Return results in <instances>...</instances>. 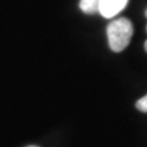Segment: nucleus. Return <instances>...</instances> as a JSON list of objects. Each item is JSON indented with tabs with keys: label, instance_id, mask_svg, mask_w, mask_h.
I'll use <instances>...</instances> for the list:
<instances>
[{
	"label": "nucleus",
	"instance_id": "3",
	"mask_svg": "<svg viewBox=\"0 0 147 147\" xmlns=\"http://www.w3.org/2000/svg\"><path fill=\"white\" fill-rule=\"evenodd\" d=\"M99 3L100 0H81L80 9L85 13H94L99 11Z\"/></svg>",
	"mask_w": 147,
	"mask_h": 147
},
{
	"label": "nucleus",
	"instance_id": "1",
	"mask_svg": "<svg viewBox=\"0 0 147 147\" xmlns=\"http://www.w3.org/2000/svg\"><path fill=\"white\" fill-rule=\"evenodd\" d=\"M134 34L131 21L126 17H120L112 21L107 27L108 43L113 52H121L125 49Z\"/></svg>",
	"mask_w": 147,
	"mask_h": 147
},
{
	"label": "nucleus",
	"instance_id": "8",
	"mask_svg": "<svg viewBox=\"0 0 147 147\" xmlns=\"http://www.w3.org/2000/svg\"><path fill=\"white\" fill-rule=\"evenodd\" d=\"M146 31H147V26H146Z\"/></svg>",
	"mask_w": 147,
	"mask_h": 147
},
{
	"label": "nucleus",
	"instance_id": "5",
	"mask_svg": "<svg viewBox=\"0 0 147 147\" xmlns=\"http://www.w3.org/2000/svg\"><path fill=\"white\" fill-rule=\"evenodd\" d=\"M145 49H146V52H147V40L145 42Z\"/></svg>",
	"mask_w": 147,
	"mask_h": 147
},
{
	"label": "nucleus",
	"instance_id": "2",
	"mask_svg": "<svg viewBox=\"0 0 147 147\" xmlns=\"http://www.w3.org/2000/svg\"><path fill=\"white\" fill-rule=\"evenodd\" d=\"M127 1L129 0H100L98 12L105 18H112L126 7Z\"/></svg>",
	"mask_w": 147,
	"mask_h": 147
},
{
	"label": "nucleus",
	"instance_id": "7",
	"mask_svg": "<svg viewBox=\"0 0 147 147\" xmlns=\"http://www.w3.org/2000/svg\"><path fill=\"white\" fill-rule=\"evenodd\" d=\"M28 147H38V146H28Z\"/></svg>",
	"mask_w": 147,
	"mask_h": 147
},
{
	"label": "nucleus",
	"instance_id": "4",
	"mask_svg": "<svg viewBox=\"0 0 147 147\" xmlns=\"http://www.w3.org/2000/svg\"><path fill=\"white\" fill-rule=\"evenodd\" d=\"M136 108L140 110V112H147V94L145 97L140 98L139 100L136 102Z\"/></svg>",
	"mask_w": 147,
	"mask_h": 147
},
{
	"label": "nucleus",
	"instance_id": "6",
	"mask_svg": "<svg viewBox=\"0 0 147 147\" xmlns=\"http://www.w3.org/2000/svg\"><path fill=\"white\" fill-rule=\"evenodd\" d=\"M145 15H146V17H147V9H146V12H145Z\"/></svg>",
	"mask_w": 147,
	"mask_h": 147
}]
</instances>
